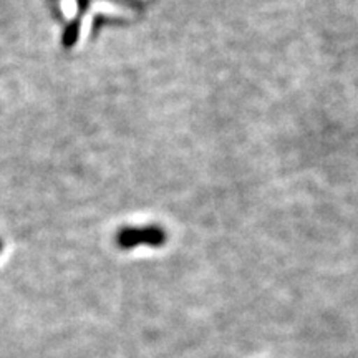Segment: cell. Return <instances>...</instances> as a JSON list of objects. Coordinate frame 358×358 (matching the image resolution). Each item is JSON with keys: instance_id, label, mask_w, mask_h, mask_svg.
<instances>
[{"instance_id": "cell-3", "label": "cell", "mask_w": 358, "mask_h": 358, "mask_svg": "<svg viewBox=\"0 0 358 358\" xmlns=\"http://www.w3.org/2000/svg\"><path fill=\"white\" fill-rule=\"evenodd\" d=\"M75 10H77V3H75V0H64V12L69 19H71V17L75 15Z\"/></svg>"}, {"instance_id": "cell-1", "label": "cell", "mask_w": 358, "mask_h": 358, "mask_svg": "<svg viewBox=\"0 0 358 358\" xmlns=\"http://www.w3.org/2000/svg\"><path fill=\"white\" fill-rule=\"evenodd\" d=\"M118 245L123 249H131L136 248L140 244L148 245H163L166 241V234L159 227H145V229H133V227H124L118 232Z\"/></svg>"}, {"instance_id": "cell-4", "label": "cell", "mask_w": 358, "mask_h": 358, "mask_svg": "<svg viewBox=\"0 0 358 358\" xmlns=\"http://www.w3.org/2000/svg\"><path fill=\"white\" fill-rule=\"evenodd\" d=\"M80 6H82V7L87 6V0H80Z\"/></svg>"}, {"instance_id": "cell-5", "label": "cell", "mask_w": 358, "mask_h": 358, "mask_svg": "<svg viewBox=\"0 0 358 358\" xmlns=\"http://www.w3.org/2000/svg\"><path fill=\"white\" fill-rule=\"evenodd\" d=\"M0 249H2V243H0Z\"/></svg>"}, {"instance_id": "cell-2", "label": "cell", "mask_w": 358, "mask_h": 358, "mask_svg": "<svg viewBox=\"0 0 358 358\" xmlns=\"http://www.w3.org/2000/svg\"><path fill=\"white\" fill-rule=\"evenodd\" d=\"M77 38H78V25L71 24L64 35V45L65 47H71V45L77 42Z\"/></svg>"}]
</instances>
